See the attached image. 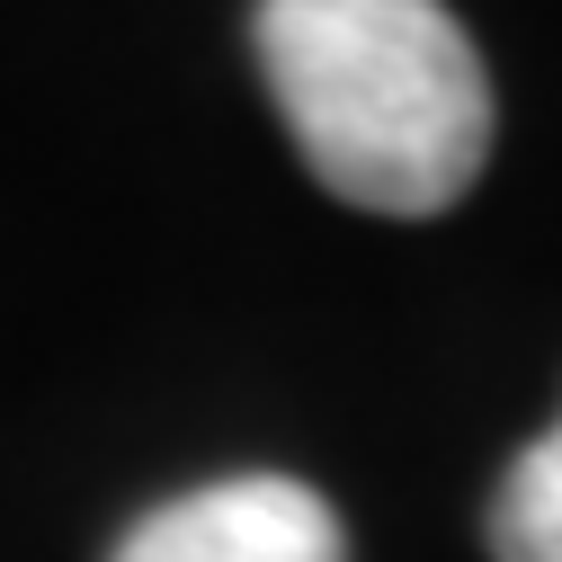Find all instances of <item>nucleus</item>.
I'll list each match as a JSON object with an SVG mask.
<instances>
[{
  "label": "nucleus",
  "instance_id": "obj_3",
  "mask_svg": "<svg viewBox=\"0 0 562 562\" xmlns=\"http://www.w3.org/2000/svg\"><path fill=\"white\" fill-rule=\"evenodd\" d=\"M491 562H562V419L518 447V464L501 473V491H491Z\"/></svg>",
  "mask_w": 562,
  "mask_h": 562
},
{
  "label": "nucleus",
  "instance_id": "obj_2",
  "mask_svg": "<svg viewBox=\"0 0 562 562\" xmlns=\"http://www.w3.org/2000/svg\"><path fill=\"white\" fill-rule=\"evenodd\" d=\"M116 562H348V536L313 482L233 473L134 518Z\"/></svg>",
  "mask_w": 562,
  "mask_h": 562
},
{
  "label": "nucleus",
  "instance_id": "obj_1",
  "mask_svg": "<svg viewBox=\"0 0 562 562\" xmlns=\"http://www.w3.org/2000/svg\"><path fill=\"white\" fill-rule=\"evenodd\" d=\"M304 170L367 215H447L491 161V81L447 0H259Z\"/></svg>",
  "mask_w": 562,
  "mask_h": 562
}]
</instances>
